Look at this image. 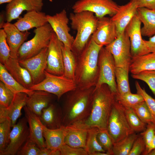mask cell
<instances>
[{
    "mask_svg": "<svg viewBox=\"0 0 155 155\" xmlns=\"http://www.w3.org/2000/svg\"><path fill=\"white\" fill-rule=\"evenodd\" d=\"M103 46L91 37L83 51L77 56L75 81L77 87L84 89L96 86L99 75V55Z\"/></svg>",
    "mask_w": 155,
    "mask_h": 155,
    "instance_id": "obj_1",
    "label": "cell"
},
{
    "mask_svg": "<svg viewBox=\"0 0 155 155\" xmlns=\"http://www.w3.org/2000/svg\"><path fill=\"white\" fill-rule=\"evenodd\" d=\"M95 87L82 89L77 87L67 93L61 108L62 125L66 126L74 122L85 121L91 111V103Z\"/></svg>",
    "mask_w": 155,
    "mask_h": 155,
    "instance_id": "obj_2",
    "label": "cell"
},
{
    "mask_svg": "<svg viewBox=\"0 0 155 155\" xmlns=\"http://www.w3.org/2000/svg\"><path fill=\"white\" fill-rule=\"evenodd\" d=\"M115 95L106 84L94 88L90 113L85 121L89 127H96L100 130L107 129L108 119L115 100Z\"/></svg>",
    "mask_w": 155,
    "mask_h": 155,
    "instance_id": "obj_3",
    "label": "cell"
},
{
    "mask_svg": "<svg viewBox=\"0 0 155 155\" xmlns=\"http://www.w3.org/2000/svg\"><path fill=\"white\" fill-rule=\"evenodd\" d=\"M98 19L93 13L88 11L70 13L71 27L77 31L71 50L77 56L84 49L95 31Z\"/></svg>",
    "mask_w": 155,
    "mask_h": 155,
    "instance_id": "obj_4",
    "label": "cell"
},
{
    "mask_svg": "<svg viewBox=\"0 0 155 155\" xmlns=\"http://www.w3.org/2000/svg\"><path fill=\"white\" fill-rule=\"evenodd\" d=\"M54 31L49 23L34 30V35L30 40L25 42L17 54L19 61L28 59L39 53L48 47Z\"/></svg>",
    "mask_w": 155,
    "mask_h": 155,
    "instance_id": "obj_5",
    "label": "cell"
},
{
    "mask_svg": "<svg viewBox=\"0 0 155 155\" xmlns=\"http://www.w3.org/2000/svg\"><path fill=\"white\" fill-rule=\"evenodd\" d=\"M107 129L114 144L135 133L128 122L122 106L115 99L108 119Z\"/></svg>",
    "mask_w": 155,
    "mask_h": 155,
    "instance_id": "obj_6",
    "label": "cell"
},
{
    "mask_svg": "<svg viewBox=\"0 0 155 155\" xmlns=\"http://www.w3.org/2000/svg\"><path fill=\"white\" fill-rule=\"evenodd\" d=\"M77 87L75 81L64 74L55 75L45 71L44 79L40 82L33 85L30 89L46 91L55 95L59 100L64 94Z\"/></svg>",
    "mask_w": 155,
    "mask_h": 155,
    "instance_id": "obj_7",
    "label": "cell"
},
{
    "mask_svg": "<svg viewBox=\"0 0 155 155\" xmlns=\"http://www.w3.org/2000/svg\"><path fill=\"white\" fill-rule=\"evenodd\" d=\"M99 75L97 84V88L104 84H107L111 92L116 95L117 89L115 77L116 66L111 53L104 46L101 49L98 59Z\"/></svg>",
    "mask_w": 155,
    "mask_h": 155,
    "instance_id": "obj_8",
    "label": "cell"
},
{
    "mask_svg": "<svg viewBox=\"0 0 155 155\" xmlns=\"http://www.w3.org/2000/svg\"><path fill=\"white\" fill-rule=\"evenodd\" d=\"M119 5L113 0H78L72 7L73 13L92 12L98 18L108 15L112 17L118 11Z\"/></svg>",
    "mask_w": 155,
    "mask_h": 155,
    "instance_id": "obj_9",
    "label": "cell"
},
{
    "mask_svg": "<svg viewBox=\"0 0 155 155\" xmlns=\"http://www.w3.org/2000/svg\"><path fill=\"white\" fill-rule=\"evenodd\" d=\"M105 46L112 54L116 67L129 71L132 59L131 43L125 30L112 43Z\"/></svg>",
    "mask_w": 155,
    "mask_h": 155,
    "instance_id": "obj_10",
    "label": "cell"
},
{
    "mask_svg": "<svg viewBox=\"0 0 155 155\" xmlns=\"http://www.w3.org/2000/svg\"><path fill=\"white\" fill-rule=\"evenodd\" d=\"M25 116L13 126L10 132L8 144L0 155H16L18 151L28 140L30 130Z\"/></svg>",
    "mask_w": 155,
    "mask_h": 155,
    "instance_id": "obj_11",
    "label": "cell"
},
{
    "mask_svg": "<svg viewBox=\"0 0 155 155\" xmlns=\"http://www.w3.org/2000/svg\"><path fill=\"white\" fill-rule=\"evenodd\" d=\"M63 44L54 31L48 47L47 66L45 70L48 72L55 75L64 74Z\"/></svg>",
    "mask_w": 155,
    "mask_h": 155,
    "instance_id": "obj_12",
    "label": "cell"
},
{
    "mask_svg": "<svg viewBox=\"0 0 155 155\" xmlns=\"http://www.w3.org/2000/svg\"><path fill=\"white\" fill-rule=\"evenodd\" d=\"M47 18L48 23L60 41L71 50L75 38L69 33V19L66 10L63 9L53 16L47 15Z\"/></svg>",
    "mask_w": 155,
    "mask_h": 155,
    "instance_id": "obj_13",
    "label": "cell"
},
{
    "mask_svg": "<svg viewBox=\"0 0 155 155\" xmlns=\"http://www.w3.org/2000/svg\"><path fill=\"white\" fill-rule=\"evenodd\" d=\"M141 22L136 14L127 26L125 31L130 40L132 58L150 53L142 38Z\"/></svg>",
    "mask_w": 155,
    "mask_h": 155,
    "instance_id": "obj_14",
    "label": "cell"
},
{
    "mask_svg": "<svg viewBox=\"0 0 155 155\" xmlns=\"http://www.w3.org/2000/svg\"><path fill=\"white\" fill-rule=\"evenodd\" d=\"M48 51L47 47L33 57L19 61L20 65L26 69L30 73L33 85L40 82L45 78Z\"/></svg>",
    "mask_w": 155,
    "mask_h": 155,
    "instance_id": "obj_15",
    "label": "cell"
},
{
    "mask_svg": "<svg viewBox=\"0 0 155 155\" xmlns=\"http://www.w3.org/2000/svg\"><path fill=\"white\" fill-rule=\"evenodd\" d=\"M98 19L96 28L91 37L97 44L106 46L118 36L116 27L111 18L104 16Z\"/></svg>",
    "mask_w": 155,
    "mask_h": 155,
    "instance_id": "obj_16",
    "label": "cell"
},
{
    "mask_svg": "<svg viewBox=\"0 0 155 155\" xmlns=\"http://www.w3.org/2000/svg\"><path fill=\"white\" fill-rule=\"evenodd\" d=\"M65 127V143L72 147L85 149L90 128L85 121L74 122Z\"/></svg>",
    "mask_w": 155,
    "mask_h": 155,
    "instance_id": "obj_17",
    "label": "cell"
},
{
    "mask_svg": "<svg viewBox=\"0 0 155 155\" xmlns=\"http://www.w3.org/2000/svg\"><path fill=\"white\" fill-rule=\"evenodd\" d=\"M43 6V0H12L5 7L6 22L18 19L24 11H41Z\"/></svg>",
    "mask_w": 155,
    "mask_h": 155,
    "instance_id": "obj_18",
    "label": "cell"
},
{
    "mask_svg": "<svg viewBox=\"0 0 155 155\" xmlns=\"http://www.w3.org/2000/svg\"><path fill=\"white\" fill-rule=\"evenodd\" d=\"M28 96L27 94L24 93H15L12 102L8 107H0V122L7 119H9L11 121L12 127L21 116V110L26 105Z\"/></svg>",
    "mask_w": 155,
    "mask_h": 155,
    "instance_id": "obj_19",
    "label": "cell"
},
{
    "mask_svg": "<svg viewBox=\"0 0 155 155\" xmlns=\"http://www.w3.org/2000/svg\"><path fill=\"white\" fill-rule=\"evenodd\" d=\"M6 35L7 43L10 50L11 57L17 58L19 50L30 34L28 31H20L14 24L6 22L3 26Z\"/></svg>",
    "mask_w": 155,
    "mask_h": 155,
    "instance_id": "obj_20",
    "label": "cell"
},
{
    "mask_svg": "<svg viewBox=\"0 0 155 155\" xmlns=\"http://www.w3.org/2000/svg\"><path fill=\"white\" fill-rule=\"evenodd\" d=\"M138 7L136 2L129 1L127 4L119 5L117 12L111 17L115 24L118 36L123 32L133 17L136 14Z\"/></svg>",
    "mask_w": 155,
    "mask_h": 155,
    "instance_id": "obj_21",
    "label": "cell"
},
{
    "mask_svg": "<svg viewBox=\"0 0 155 155\" xmlns=\"http://www.w3.org/2000/svg\"><path fill=\"white\" fill-rule=\"evenodd\" d=\"M48 23L47 15L44 12L33 10L27 11L14 24L20 31L24 32L40 27Z\"/></svg>",
    "mask_w": 155,
    "mask_h": 155,
    "instance_id": "obj_22",
    "label": "cell"
},
{
    "mask_svg": "<svg viewBox=\"0 0 155 155\" xmlns=\"http://www.w3.org/2000/svg\"><path fill=\"white\" fill-rule=\"evenodd\" d=\"M30 130V139L34 142L40 150L46 147L43 135L42 123L39 117L26 105L23 108Z\"/></svg>",
    "mask_w": 155,
    "mask_h": 155,
    "instance_id": "obj_23",
    "label": "cell"
},
{
    "mask_svg": "<svg viewBox=\"0 0 155 155\" xmlns=\"http://www.w3.org/2000/svg\"><path fill=\"white\" fill-rule=\"evenodd\" d=\"M3 65L11 75L24 87L30 89L33 85L30 73L20 65L17 58L11 57Z\"/></svg>",
    "mask_w": 155,
    "mask_h": 155,
    "instance_id": "obj_24",
    "label": "cell"
},
{
    "mask_svg": "<svg viewBox=\"0 0 155 155\" xmlns=\"http://www.w3.org/2000/svg\"><path fill=\"white\" fill-rule=\"evenodd\" d=\"M53 94L42 90H34L28 96L26 106L39 117L43 109L51 104Z\"/></svg>",
    "mask_w": 155,
    "mask_h": 155,
    "instance_id": "obj_25",
    "label": "cell"
},
{
    "mask_svg": "<svg viewBox=\"0 0 155 155\" xmlns=\"http://www.w3.org/2000/svg\"><path fill=\"white\" fill-rule=\"evenodd\" d=\"M39 118L42 123L48 128L57 129L63 126L61 108L54 104L43 109Z\"/></svg>",
    "mask_w": 155,
    "mask_h": 155,
    "instance_id": "obj_26",
    "label": "cell"
},
{
    "mask_svg": "<svg viewBox=\"0 0 155 155\" xmlns=\"http://www.w3.org/2000/svg\"><path fill=\"white\" fill-rule=\"evenodd\" d=\"M41 125L46 147L52 151L59 150L65 144V127L63 126L58 129H52L46 127L42 123Z\"/></svg>",
    "mask_w": 155,
    "mask_h": 155,
    "instance_id": "obj_27",
    "label": "cell"
},
{
    "mask_svg": "<svg viewBox=\"0 0 155 155\" xmlns=\"http://www.w3.org/2000/svg\"><path fill=\"white\" fill-rule=\"evenodd\" d=\"M136 15L143 24L141 28L142 36L149 38L155 35V10L138 7Z\"/></svg>",
    "mask_w": 155,
    "mask_h": 155,
    "instance_id": "obj_28",
    "label": "cell"
},
{
    "mask_svg": "<svg viewBox=\"0 0 155 155\" xmlns=\"http://www.w3.org/2000/svg\"><path fill=\"white\" fill-rule=\"evenodd\" d=\"M146 70H155V53H150L132 58L129 71L132 74Z\"/></svg>",
    "mask_w": 155,
    "mask_h": 155,
    "instance_id": "obj_29",
    "label": "cell"
},
{
    "mask_svg": "<svg viewBox=\"0 0 155 155\" xmlns=\"http://www.w3.org/2000/svg\"><path fill=\"white\" fill-rule=\"evenodd\" d=\"M0 80L7 88L14 94L22 92L29 96L33 92L34 90L24 87L18 82L9 73L5 66L1 63Z\"/></svg>",
    "mask_w": 155,
    "mask_h": 155,
    "instance_id": "obj_30",
    "label": "cell"
},
{
    "mask_svg": "<svg viewBox=\"0 0 155 155\" xmlns=\"http://www.w3.org/2000/svg\"><path fill=\"white\" fill-rule=\"evenodd\" d=\"M64 74L68 78L75 81L77 65V55L63 44L62 45Z\"/></svg>",
    "mask_w": 155,
    "mask_h": 155,
    "instance_id": "obj_31",
    "label": "cell"
},
{
    "mask_svg": "<svg viewBox=\"0 0 155 155\" xmlns=\"http://www.w3.org/2000/svg\"><path fill=\"white\" fill-rule=\"evenodd\" d=\"M129 70L124 68L116 67L117 94L122 95L131 92L129 81Z\"/></svg>",
    "mask_w": 155,
    "mask_h": 155,
    "instance_id": "obj_32",
    "label": "cell"
},
{
    "mask_svg": "<svg viewBox=\"0 0 155 155\" xmlns=\"http://www.w3.org/2000/svg\"><path fill=\"white\" fill-rule=\"evenodd\" d=\"M139 135L135 133L115 144L113 149V155H128L134 141Z\"/></svg>",
    "mask_w": 155,
    "mask_h": 155,
    "instance_id": "obj_33",
    "label": "cell"
},
{
    "mask_svg": "<svg viewBox=\"0 0 155 155\" xmlns=\"http://www.w3.org/2000/svg\"><path fill=\"white\" fill-rule=\"evenodd\" d=\"M122 106L128 122L134 131L135 133H141L144 131L146 129L147 124L140 119L132 108Z\"/></svg>",
    "mask_w": 155,
    "mask_h": 155,
    "instance_id": "obj_34",
    "label": "cell"
},
{
    "mask_svg": "<svg viewBox=\"0 0 155 155\" xmlns=\"http://www.w3.org/2000/svg\"><path fill=\"white\" fill-rule=\"evenodd\" d=\"M99 129L96 127H91L89 129L86 139L85 149L88 154L96 152H106L99 144L97 135Z\"/></svg>",
    "mask_w": 155,
    "mask_h": 155,
    "instance_id": "obj_35",
    "label": "cell"
},
{
    "mask_svg": "<svg viewBox=\"0 0 155 155\" xmlns=\"http://www.w3.org/2000/svg\"><path fill=\"white\" fill-rule=\"evenodd\" d=\"M115 99L123 106L131 108L144 101L141 95L137 93L132 94L131 92L122 95L116 94L115 95Z\"/></svg>",
    "mask_w": 155,
    "mask_h": 155,
    "instance_id": "obj_36",
    "label": "cell"
},
{
    "mask_svg": "<svg viewBox=\"0 0 155 155\" xmlns=\"http://www.w3.org/2000/svg\"><path fill=\"white\" fill-rule=\"evenodd\" d=\"M11 127V121L9 119L0 122V154L4 151L8 144Z\"/></svg>",
    "mask_w": 155,
    "mask_h": 155,
    "instance_id": "obj_37",
    "label": "cell"
},
{
    "mask_svg": "<svg viewBox=\"0 0 155 155\" xmlns=\"http://www.w3.org/2000/svg\"><path fill=\"white\" fill-rule=\"evenodd\" d=\"M97 138L99 144L105 152L110 155H113L114 143L107 129H99Z\"/></svg>",
    "mask_w": 155,
    "mask_h": 155,
    "instance_id": "obj_38",
    "label": "cell"
},
{
    "mask_svg": "<svg viewBox=\"0 0 155 155\" xmlns=\"http://www.w3.org/2000/svg\"><path fill=\"white\" fill-rule=\"evenodd\" d=\"M131 108L143 122L147 124L151 123H154L151 114L145 101L139 103Z\"/></svg>",
    "mask_w": 155,
    "mask_h": 155,
    "instance_id": "obj_39",
    "label": "cell"
},
{
    "mask_svg": "<svg viewBox=\"0 0 155 155\" xmlns=\"http://www.w3.org/2000/svg\"><path fill=\"white\" fill-rule=\"evenodd\" d=\"M133 78L145 82L148 86L155 97V70H146L132 74Z\"/></svg>",
    "mask_w": 155,
    "mask_h": 155,
    "instance_id": "obj_40",
    "label": "cell"
},
{
    "mask_svg": "<svg viewBox=\"0 0 155 155\" xmlns=\"http://www.w3.org/2000/svg\"><path fill=\"white\" fill-rule=\"evenodd\" d=\"M11 57L10 50L7 43L6 35L3 29H0V61L4 65Z\"/></svg>",
    "mask_w": 155,
    "mask_h": 155,
    "instance_id": "obj_41",
    "label": "cell"
},
{
    "mask_svg": "<svg viewBox=\"0 0 155 155\" xmlns=\"http://www.w3.org/2000/svg\"><path fill=\"white\" fill-rule=\"evenodd\" d=\"M135 84L137 93L140 94L143 97L151 114L154 123L155 124V99L149 95L144 89L141 87L138 82L136 81Z\"/></svg>",
    "mask_w": 155,
    "mask_h": 155,
    "instance_id": "obj_42",
    "label": "cell"
},
{
    "mask_svg": "<svg viewBox=\"0 0 155 155\" xmlns=\"http://www.w3.org/2000/svg\"><path fill=\"white\" fill-rule=\"evenodd\" d=\"M155 133V124L153 123L147 124L146 129L140 133V135L142 136L146 144V150L144 155H147L148 153Z\"/></svg>",
    "mask_w": 155,
    "mask_h": 155,
    "instance_id": "obj_43",
    "label": "cell"
},
{
    "mask_svg": "<svg viewBox=\"0 0 155 155\" xmlns=\"http://www.w3.org/2000/svg\"><path fill=\"white\" fill-rule=\"evenodd\" d=\"M15 94L0 82V107L7 108L9 105Z\"/></svg>",
    "mask_w": 155,
    "mask_h": 155,
    "instance_id": "obj_44",
    "label": "cell"
},
{
    "mask_svg": "<svg viewBox=\"0 0 155 155\" xmlns=\"http://www.w3.org/2000/svg\"><path fill=\"white\" fill-rule=\"evenodd\" d=\"M41 150L30 138L26 141L17 152L18 155H40Z\"/></svg>",
    "mask_w": 155,
    "mask_h": 155,
    "instance_id": "obj_45",
    "label": "cell"
},
{
    "mask_svg": "<svg viewBox=\"0 0 155 155\" xmlns=\"http://www.w3.org/2000/svg\"><path fill=\"white\" fill-rule=\"evenodd\" d=\"M146 144L140 134L134 141L128 155H144L146 150Z\"/></svg>",
    "mask_w": 155,
    "mask_h": 155,
    "instance_id": "obj_46",
    "label": "cell"
},
{
    "mask_svg": "<svg viewBox=\"0 0 155 155\" xmlns=\"http://www.w3.org/2000/svg\"><path fill=\"white\" fill-rule=\"evenodd\" d=\"M59 150L61 155H88L84 148L72 147L65 144L61 146Z\"/></svg>",
    "mask_w": 155,
    "mask_h": 155,
    "instance_id": "obj_47",
    "label": "cell"
},
{
    "mask_svg": "<svg viewBox=\"0 0 155 155\" xmlns=\"http://www.w3.org/2000/svg\"><path fill=\"white\" fill-rule=\"evenodd\" d=\"M135 1L138 7H145L155 10V0H129Z\"/></svg>",
    "mask_w": 155,
    "mask_h": 155,
    "instance_id": "obj_48",
    "label": "cell"
},
{
    "mask_svg": "<svg viewBox=\"0 0 155 155\" xmlns=\"http://www.w3.org/2000/svg\"><path fill=\"white\" fill-rule=\"evenodd\" d=\"M145 41L150 52L155 53V35Z\"/></svg>",
    "mask_w": 155,
    "mask_h": 155,
    "instance_id": "obj_49",
    "label": "cell"
},
{
    "mask_svg": "<svg viewBox=\"0 0 155 155\" xmlns=\"http://www.w3.org/2000/svg\"><path fill=\"white\" fill-rule=\"evenodd\" d=\"M0 28H2V27L5 22V20H6V17L5 12H1L0 14Z\"/></svg>",
    "mask_w": 155,
    "mask_h": 155,
    "instance_id": "obj_50",
    "label": "cell"
},
{
    "mask_svg": "<svg viewBox=\"0 0 155 155\" xmlns=\"http://www.w3.org/2000/svg\"><path fill=\"white\" fill-rule=\"evenodd\" d=\"M52 151L46 147L41 150L40 155H52Z\"/></svg>",
    "mask_w": 155,
    "mask_h": 155,
    "instance_id": "obj_51",
    "label": "cell"
},
{
    "mask_svg": "<svg viewBox=\"0 0 155 155\" xmlns=\"http://www.w3.org/2000/svg\"><path fill=\"white\" fill-rule=\"evenodd\" d=\"M88 155H110V154L106 152H96L88 154Z\"/></svg>",
    "mask_w": 155,
    "mask_h": 155,
    "instance_id": "obj_52",
    "label": "cell"
},
{
    "mask_svg": "<svg viewBox=\"0 0 155 155\" xmlns=\"http://www.w3.org/2000/svg\"><path fill=\"white\" fill-rule=\"evenodd\" d=\"M155 149V133L151 145L149 149L148 153L152 150Z\"/></svg>",
    "mask_w": 155,
    "mask_h": 155,
    "instance_id": "obj_53",
    "label": "cell"
},
{
    "mask_svg": "<svg viewBox=\"0 0 155 155\" xmlns=\"http://www.w3.org/2000/svg\"><path fill=\"white\" fill-rule=\"evenodd\" d=\"M12 0H0V4L1 5L5 3H9Z\"/></svg>",
    "mask_w": 155,
    "mask_h": 155,
    "instance_id": "obj_54",
    "label": "cell"
},
{
    "mask_svg": "<svg viewBox=\"0 0 155 155\" xmlns=\"http://www.w3.org/2000/svg\"><path fill=\"white\" fill-rule=\"evenodd\" d=\"M148 155H155V149L151 150Z\"/></svg>",
    "mask_w": 155,
    "mask_h": 155,
    "instance_id": "obj_55",
    "label": "cell"
},
{
    "mask_svg": "<svg viewBox=\"0 0 155 155\" xmlns=\"http://www.w3.org/2000/svg\"><path fill=\"white\" fill-rule=\"evenodd\" d=\"M50 2H52L53 1V0H48Z\"/></svg>",
    "mask_w": 155,
    "mask_h": 155,
    "instance_id": "obj_56",
    "label": "cell"
}]
</instances>
